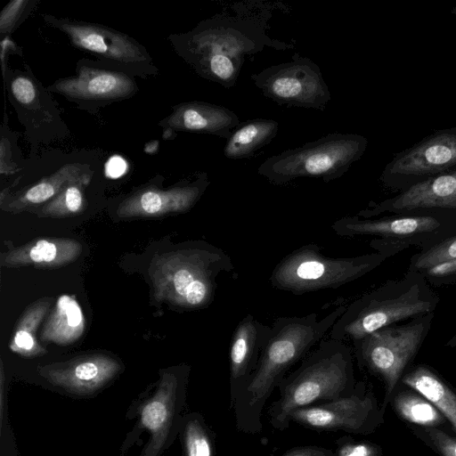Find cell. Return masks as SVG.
Here are the masks:
<instances>
[{
    "mask_svg": "<svg viewBox=\"0 0 456 456\" xmlns=\"http://www.w3.org/2000/svg\"><path fill=\"white\" fill-rule=\"evenodd\" d=\"M346 306L339 305L322 319L313 313L273 321L258 365L231 406L239 431L248 435L262 431L263 411L273 389L322 340Z\"/></svg>",
    "mask_w": 456,
    "mask_h": 456,
    "instance_id": "6da1fadb",
    "label": "cell"
},
{
    "mask_svg": "<svg viewBox=\"0 0 456 456\" xmlns=\"http://www.w3.org/2000/svg\"><path fill=\"white\" fill-rule=\"evenodd\" d=\"M173 51L202 78L232 87L245 57L264 47H293L272 40L259 20L216 14L200 21L192 29L167 37Z\"/></svg>",
    "mask_w": 456,
    "mask_h": 456,
    "instance_id": "7a4b0ae2",
    "label": "cell"
},
{
    "mask_svg": "<svg viewBox=\"0 0 456 456\" xmlns=\"http://www.w3.org/2000/svg\"><path fill=\"white\" fill-rule=\"evenodd\" d=\"M355 387L351 349L342 341L322 339L279 383V396L268 409V421L273 428L284 430L293 411L347 396Z\"/></svg>",
    "mask_w": 456,
    "mask_h": 456,
    "instance_id": "3957f363",
    "label": "cell"
},
{
    "mask_svg": "<svg viewBox=\"0 0 456 456\" xmlns=\"http://www.w3.org/2000/svg\"><path fill=\"white\" fill-rule=\"evenodd\" d=\"M234 268L222 248L194 241L152 258L149 273L154 297L183 310L208 307L214 300L216 278Z\"/></svg>",
    "mask_w": 456,
    "mask_h": 456,
    "instance_id": "277c9868",
    "label": "cell"
},
{
    "mask_svg": "<svg viewBox=\"0 0 456 456\" xmlns=\"http://www.w3.org/2000/svg\"><path fill=\"white\" fill-rule=\"evenodd\" d=\"M439 298L426 278L410 272L363 294L346 306L330 330V338L360 340L387 326L434 313Z\"/></svg>",
    "mask_w": 456,
    "mask_h": 456,
    "instance_id": "5b68a950",
    "label": "cell"
},
{
    "mask_svg": "<svg viewBox=\"0 0 456 456\" xmlns=\"http://www.w3.org/2000/svg\"><path fill=\"white\" fill-rule=\"evenodd\" d=\"M368 146L366 137L333 133L269 157L257 173L276 185L296 179L314 177L328 183L345 175L359 160Z\"/></svg>",
    "mask_w": 456,
    "mask_h": 456,
    "instance_id": "8992f818",
    "label": "cell"
},
{
    "mask_svg": "<svg viewBox=\"0 0 456 456\" xmlns=\"http://www.w3.org/2000/svg\"><path fill=\"white\" fill-rule=\"evenodd\" d=\"M388 256L370 253L350 257L322 255L320 248L306 244L285 256L273 268L271 285L294 295L336 289L367 274Z\"/></svg>",
    "mask_w": 456,
    "mask_h": 456,
    "instance_id": "52a82bcc",
    "label": "cell"
},
{
    "mask_svg": "<svg viewBox=\"0 0 456 456\" xmlns=\"http://www.w3.org/2000/svg\"><path fill=\"white\" fill-rule=\"evenodd\" d=\"M42 18L46 25L64 34L73 47L92 53L97 60L134 77L148 78L159 74L146 47L127 34L87 20L49 13L42 14Z\"/></svg>",
    "mask_w": 456,
    "mask_h": 456,
    "instance_id": "ba28073f",
    "label": "cell"
},
{
    "mask_svg": "<svg viewBox=\"0 0 456 456\" xmlns=\"http://www.w3.org/2000/svg\"><path fill=\"white\" fill-rule=\"evenodd\" d=\"M3 80L8 100L25 129L30 156L37 155L42 145L69 136L70 130L61 118L58 103L28 64L25 63L23 69L9 68Z\"/></svg>",
    "mask_w": 456,
    "mask_h": 456,
    "instance_id": "9c48e42d",
    "label": "cell"
},
{
    "mask_svg": "<svg viewBox=\"0 0 456 456\" xmlns=\"http://www.w3.org/2000/svg\"><path fill=\"white\" fill-rule=\"evenodd\" d=\"M434 313L393 324L354 341L359 364L380 377L385 383L384 406L406 366L413 359L427 337Z\"/></svg>",
    "mask_w": 456,
    "mask_h": 456,
    "instance_id": "30bf717a",
    "label": "cell"
},
{
    "mask_svg": "<svg viewBox=\"0 0 456 456\" xmlns=\"http://www.w3.org/2000/svg\"><path fill=\"white\" fill-rule=\"evenodd\" d=\"M30 157L40 176L14 191L2 190L0 207L5 212H31L54 198L69 183L102 165L97 151L82 149L65 152L53 149L45 151V167L42 173L40 155Z\"/></svg>",
    "mask_w": 456,
    "mask_h": 456,
    "instance_id": "8fae6325",
    "label": "cell"
},
{
    "mask_svg": "<svg viewBox=\"0 0 456 456\" xmlns=\"http://www.w3.org/2000/svg\"><path fill=\"white\" fill-rule=\"evenodd\" d=\"M135 78L102 61L81 58L73 75L57 78L46 88L73 102L78 110L95 114L112 103L134 97L139 92Z\"/></svg>",
    "mask_w": 456,
    "mask_h": 456,
    "instance_id": "7c38bea8",
    "label": "cell"
},
{
    "mask_svg": "<svg viewBox=\"0 0 456 456\" xmlns=\"http://www.w3.org/2000/svg\"><path fill=\"white\" fill-rule=\"evenodd\" d=\"M251 79L265 97L281 106L323 111L331 100L319 66L297 53L291 61L267 67Z\"/></svg>",
    "mask_w": 456,
    "mask_h": 456,
    "instance_id": "4fadbf2b",
    "label": "cell"
},
{
    "mask_svg": "<svg viewBox=\"0 0 456 456\" xmlns=\"http://www.w3.org/2000/svg\"><path fill=\"white\" fill-rule=\"evenodd\" d=\"M456 170V126L436 130L396 153L380 175L382 183L401 192L436 175Z\"/></svg>",
    "mask_w": 456,
    "mask_h": 456,
    "instance_id": "5bb4252c",
    "label": "cell"
},
{
    "mask_svg": "<svg viewBox=\"0 0 456 456\" xmlns=\"http://www.w3.org/2000/svg\"><path fill=\"white\" fill-rule=\"evenodd\" d=\"M442 217L427 214H408L378 219L344 216L331 224L339 236H374L370 247L388 257L411 244L435 238L442 232Z\"/></svg>",
    "mask_w": 456,
    "mask_h": 456,
    "instance_id": "9a60e30c",
    "label": "cell"
},
{
    "mask_svg": "<svg viewBox=\"0 0 456 456\" xmlns=\"http://www.w3.org/2000/svg\"><path fill=\"white\" fill-rule=\"evenodd\" d=\"M163 182L164 177L157 175L135 187L118 203L117 216L120 219L159 218L188 212L210 184L206 172L167 188L163 187Z\"/></svg>",
    "mask_w": 456,
    "mask_h": 456,
    "instance_id": "2e32d148",
    "label": "cell"
},
{
    "mask_svg": "<svg viewBox=\"0 0 456 456\" xmlns=\"http://www.w3.org/2000/svg\"><path fill=\"white\" fill-rule=\"evenodd\" d=\"M379 420L376 402L370 393L357 383L354 391L332 401L316 403L293 411L294 422L314 430H342L351 434H366L374 429Z\"/></svg>",
    "mask_w": 456,
    "mask_h": 456,
    "instance_id": "e0dca14e",
    "label": "cell"
},
{
    "mask_svg": "<svg viewBox=\"0 0 456 456\" xmlns=\"http://www.w3.org/2000/svg\"><path fill=\"white\" fill-rule=\"evenodd\" d=\"M122 369L118 358L103 352H93L65 362L38 366L37 372L53 386L85 395L102 389Z\"/></svg>",
    "mask_w": 456,
    "mask_h": 456,
    "instance_id": "ac0fdd59",
    "label": "cell"
},
{
    "mask_svg": "<svg viewBox=\"0 0 456 456\" xmlns=\"http://www.w3.org/2000/svg\"><path fill=\"white\" fill-rule=\"evenodd\" d=\"M183 380L164 371L155 393L142 405L141 424L151 434L142 456H159L168 443L183 398Z\"/></svg>",
    "mask_w": 456,
    "mask_h": 456,
    "instance_id": "d6986e66",
    "label": "cell"
},
{
    "mask_svg": "<svg viewBox=\"0 0 456 456\" xmlns=\"http://www.w3.org/2000/svg\"><path fill=\"white\" fill-rule=\"evenodd\" d=\"M240 123L237 114L228 108L202 101H189L172 106L171 113L157 125L163 130V138L167 140L175 138L177 132L228 139Z\"/></svg>",
    "mask_w": 456,
    "mask_h": 456,
    "instance_id": "ffe728a7",
    "label": "cell"
},
{
    "mask_svg": "<svg viewBox=\"0 0 456 456\" xmlns=\"http://www.w3.org/2000/svg\"><path fill=\"white\" fill-rule=\"evenodd\" d=\"M270 330L249 314L238 322L229 348L230 406L256 370Z\"/></svg>",
    "mask_w": 456,
    "mask_h": 456,
    "instance_id": "44dd1931",
    "label": "cell"
},
{
    "mask_svg": "<svg viewBox=\"0 0 456 456\" xmlns=\"http://www.w3.org/2000/svg\"><path fill=\"white\" fill-rule=\"evenodd\" d=\"M82 244L70 238H40L2 253L4 268L56 269L74 263L81 256Z\"/></svg>",
    "mask_w": 456,
    "mask_h": 456,
    "instance_id": "7402d4cb",
    "label": "cell"
},
{
    "mask_svg": "<svg viewBox=\"0 0 456 456\" xmlns=\"http://www.w3.org/2000/svg\"><path fill=\"white\" fill-rule=\"evenodd\" d=\"M86 323V317L77 299L63 294L57 298L44 322L39 338L45 343L69 346L83 336Z\"/></svg>",
    "mask_w": 456,
    "mask_h": 456,
    "instance_id": "603a6c76",
    "label": "cell"
},
{
    "mask_svg": "<svg viewBox=\"0 0 456 456\" xmlns=\"http://www.w3.org/2000/svg\"><path fill=\"white\" fill-rule=\"evenodd\" d=\"M102 167V164L69 183L54 198L30 213L39 217L66 218L85 212L89 205L88 191L95 183L106 176Z\"/></svg>",
    "mask_w": 456,
    "mask_h": 456,
    "instance_id": "cb8c5ba5",
    "label": "cell"
},
{
    "mask_svg": "<svg viewBox=\"0 0 456 456\" xmlns=\"http://www.w3.org/2000/svg\"><path fill=\"white\" fill-rule=\"evenodd\" d=\"M279 123L273 119L254 118L240 122L226 139L224 155L230 159L252 157L275 138Z\"/></svg>",
    "mask_w": 456,
    "mask_h": 456,
    "instance_id": "d4e9b609",
    "label": "cell"
},
{
    "mask_svg": "<svg viewBox=\"0 0 456 456\" xmlns=\"http://www.w3.org/2000/svg\"><path fill=\"white\" fill-rule=\"evenodd\" d=\"M402 380L436 407L456 433V394L435 372L419 365Z\"/></svg>",
    "mask_w": 456,
    "mask_h": 456,
    "instance_id": "484cf974",
    "label": "cell"
},
{
    "mask_svg": "<svg viewBox=\"0 0 456 456\" xmlns=\"http://www.w3.org/2000/svg\"><path fill=\"white\" fill-rule=\"evenodd\" d=\"M53 303V297H41L24 310L11 337L9 348L12 352L24 357H37L46 354V349L37 341V331Z\"/></svg>",
    "mask_w": 456,
    "mask_h": 456,
    "instance_id": "4316f807",
    "label": "cell"
},
{
    "mask_svg": "<svg viewBox=\"0 0 456 456\" xmlns=\"http://www.w3.org/2000/svg\"><path fill=\"white\" fill-rule=\"evenodd\" d=\"M394 404L401 418L424 428H436L445 419V417L429 401L415 394L398 395L395 398Z\"/></svg>",
    "mask_w": 456,
    "mask_h": 456,
    "instance_id": "83f0119b",
    "label": "cell"
},
{
    "mask_svg": "<svg viewBox=\"0 0 456 456\" xmlns=\"http://www.w3.org/2000/svg\"><path fill=\"white\" fill-rule=\"evenodd\" d=\"M185 456H215L214 440L202 418L189 415L183 425Z\"/></svg>",
    "mask_w": 456,
    "mask_h": 456,
    "instance_id": "f1b7e54d",
    "label": "cell"
},
{
    "mask_svg": "<svg viewBox=\"0 0 456 456\" xmlns=\"http://www.w3.org/2000/svg\"><path fill=\"white\" fill-rule=\"evenodd\" d=\"M18 137V134L10 129L8 117L4 113L0 140V174L2 175H19L27 162V159L21 158L17 143Z\"/></svg>",
    "mask_w": 456,
    "mask_h": 456,
    "instance_id": "f546056e",
    "label": "cell"
},
{
    "mask_svg": "<svg viewBox=\"0 0 456 456\" xmlns=\"http://www.w3.org/2000/svg\"><path fill=\"white\" fill-rule=\"evenodd\" d=\"M453 260H456V235L440 240L413 256L409 271L422 273Z\"/></svg>",
    "mask_w": 456,
    "mask_h": 456,
    "instance_id": "4dcf8cb0",
    "label": "cell"
},
{
    "mask_svg": "<svg viewBox=\"0 0 456 456\" xmlns=\"http://www.w3.org/2000/svg\"><path fill=\"white\" fill-rule=\"evenodd\" d=\"M40 0H12L0 12V36H11L37 8Z\"/></svg>",
    "mask_w": 456,
    "mask_h": 456,
    "instance_id": "1f68e13d",
    "label": "cell"
},
{
    "mask_svg": "<svg viewBox=\"0 0 456 456\" xmlns=\"http://www.w3.org/2000/svg\"><path fill=\"white\" fill-rule=\"evenodd\" d=\"M337 456H380V449L366 441H354L343 437L337 442Z\"/></svg>",
    "mask_w": 456,
    "mask_h": 456,
    "instance_id": "d6a6232c",
    "label": "cell"
},
{
    "mask_svg": "<svg viewBox=\"0 0 456 456\" xmlns=\"http://www.w3.org/2000/svg\"><path fill=\"white\" fill-rule=\"evenodd\" d=\"M428 441L442 456H456V437L437 428H425Z\"/></svg>",
    "mask_w": 456,
    "mask_h": 456,
    "instance_id": "836d02e7",
    "label": "cell"
},
{
    "mask_svg": "<svg viewBox=\"0 0 456 456\" xmlns=\"http://www.w3.org/2000/svg\"><path fill=\"white\" fill-rule=\"evenodd\" d=\"M419 273L433 283L435 281L449 282L456 277V260L438 265Z\"/></svg>",
    "mask_w": 456,
    "mask_h": 456,
    "instance_id": "e575fe53",
    "label": "cell"
},
{
    "mask_svg": "<svg viewBox=\"0 0 456 456\" xmlns=\"http://www.w3.org/2000/svg\"><path fill=\"white\" fill-rule=\"evenodd\" d=\"M0 59L3 77L5 76L9 67L8 59L11 55L18 54L22 56V48L14 42L11 36H5L0 41Z\"/></svg>",
    "mask_w": 456,
    "mask_h": 456,
    "instance_id": "d590c367",
    "label": "cell"
},
{
    "mask_svg": "<svg viewBox=\"0 0 456 456\" xmlns=\"http://www.w3.org/2000/svg\"><path fill=\"white\" fill-rule=\"evenodd\" d=\"M281 456H337L336 452L316 445H305L292 448Z\"/></svg>",
    "mask_w": 456,
    "mask_h": 456,
    "instance_id": "8d00e7d4",
    "label": "cell"
},
{
    "mask_svg": "<svg viewBox=\"0 0 456 456\" xmlns=\"http://www.w3.org/2000/svg\"><path fill=\"white\" fill-rule=\"evenodd\" d=\"M127 170L126 161L118 156L111 157L104 166V172L107 178H118Z\"/></svg>",
    "mask_w": 456,
    "mask_h": 456,
    "instance_id": "74e56055",
    "label": "cell"
},
{
    "mask_svg": "<svg viewBox=\"0 0 456 456\" xmlns=\"http://www.w3.org/2000/svg\"><path fill=\"white\" fill-rule=\"evenodd\" d=\"M447 346H456V334L448 341Z\"/></svg>",
    "mask_w": 456,
    "mask_h": 456,
    "instance_id": "f35d334b",
    "label": "cell"
},
{
    "mask_svg": "<svg viewBox=\"0 0 456 456\" xmlns=\"http://www.w3.org/2000/svg\"><path fill=\"white\" fill-rule=\"evenodd\" d=\"M451 13L456 17V6H454L452 10H451Z\"/></svg>",
    "mask_w": 456,
    "mask_h": 456,
    "instance_id": "ab89813d",
    "label": "cell"
}]
</instances>
